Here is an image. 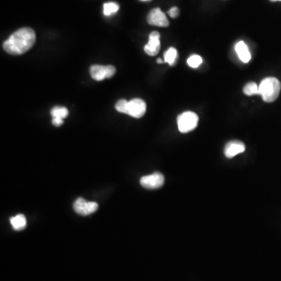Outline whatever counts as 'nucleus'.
Instances as JSON below:
<instances>
[{
  "mask_svg": "<svg viewBox=\"0 0 281 281\" xmlns=\"http://www.w3.org/2000/svg\"><path fill=\"white\" fill-rule=\"evenodd\" d=\"M36 35L33 29L23 28L15 31L3 43V49L11 55H21L33 47Z\"/></svg>",
  "mask_w": 281,
  "mask_h": 281,
  "instance_id": "nucleus-1",
  "label": "nucleus"
},
{
  "mask_svg": "<svg viewBox=\"0 0 281 281\" xmlns=\"http://www.w3.org/2000/svg\"><path fill=\"white\" fill-rule=\"evenodd\" d=\"M259 92L266 103H273L278 100L281 90V83L276 77H267L259 85Z\"/></svg>",
  "mask_w": 281,
  "mask_h": 281,
  "instance_id": "nucleus-2",
  "label": "nucleus"
},
{
  "mask_svg": "<svg viewBox=\"0 0 281 281\" xmlns=\"http://www.w3.org/2000/svg\"><path fill=\"white\" fill-rule=\"evenodd\" d=\"M199 123V116L195 112L187 111L177 117V126L181 133H188L196 128Z\"/></svg>",
  "mask_w": 281,
  "mask_h": 281,
  "instance_id": "nucleus-3",
  "label": "nucleus"
},
{
  "mask_svg": "<svg viewBox=\"0 0 281 281\" xmlns=\"http://www.w3.org/2000/svg\"><path fill=\"white\" fill-rule=\"evenodd\" d=\"M99 206L95 202H88L82 198H79L75 201L74 210L77 214L81 216L90 215L98 210Z\"/></svg>",
  "mask_w": 281,
  "mask_h": 281,
  "instance_id": "nucleus-4",
  "label": "nucleus"
},
{
  "mask_svg": "<svg viewBox=\"0 0 281 281\" xmlns=\"http://www.w3.org/2000/svg\"><path fill=\"white\" fill-rule=\"evenodd\" d=\"M146 112V104L141 99H134L127 103V114L134 118H141Z\"/></svg>",
  "mask_w": 281,
  "mask_h": 281,
  "instance_id": "nucleus-5",
  "label": "nucleus"
},
{
  "mask_svg": "<svg viewBox=\"0 0 281 281\" xmlns=\"http://www.w3.org/2000/svg\"><path fill=\"white\" fill-rule=\"evenodd\" d=\"M140 183L145 188L156 189L164 185V176L161 173H154L153 174L142 176Z\"/></svg>",
  "mask_w": 281,
  "mask_h": 281,
  "instance_id": "nucleus-6",
  "label": "nucleus"
},
{
  "mask_svg": "<svg viewBox=\"0 0 281 281\" xmlns=\"http://www.w3.org/2000/svg\"><path fill=\"white\" fill-rule=\"evenodd\" d=\"M147 20L150 25L162 28H167L169 26V20L160 8L152 9L148 15Z\"/></svg>",
  "mask_w": 281,
  "mask_h": 281,
  "instance_id": "nucleus-7",
  "label": "nucleus"
},
{
  "mask_svg": "<svg viewBox=\"0 0 281 281\" xmlns=\"http://www.w3.org/2000/svg\"><path fill=\"white\" fill-rule=\"evenodd\" d=\"M160 47L161 45H160V33L157 31H153L149 35V43L145 45L144 50L148 55L153 56L158 54Z\"/></svg>",
  "mask_w": 281,
  "mask_h": 281,
  "instance_id": "nucleus-8",
  "label": "nucleus"
},
{
  "mask_svg": "<svg viewBox=\"0 0 281 281\" xmlns=\"http://www.w3.org/2000/svg\"><path fill=\"white\" fill-rule=\"evenodd\" d=\"M245 151V145L239 141H232L228 142L225 146V154L227 158H233L238 154L244 153Z\"/></svg>",
  "mask_w": 281,
  "mask_h": 281,
  "instance_id": "nucleus-9",
  "label": "nucleus"
},
{
  "mask_svg": "<svg viewBox=\"0 0 281 281\" xmlns=\"http://www.w3.org/2000/svg\"><path fill=\"white\" fill-rule=\"evenodd\" d=\"M90 74L94 80L99 81H103L106 78H108L107 66L93 65L91 66Z\"/></svg>",
  "mask_w": 281,
  "mask_h": 281,
  "instance_id": "nucleus-10",
  "label": "nucleus"
},
{
  "mask_svg": "<svg viewBox=\"0 0 281 281\" xmlns=\"http://www.w3.org/2000/svg\"><path fill=\"white\" fill-rule=\"evenodd\" d=\"M235 51L238 56L239 59H241L244 63L249 62L251 59V54H250L249 50H248V46L246 44L241 41L236 44Z\"/></svg>",
  "mask_w": 281,
  "mask_h": 281,
  "instance_id": "nucleus-11",
  "label": "nucleus"
},
{
  "mask_svg": "<svg viewBox=\"0 0 281 281\" xmlns=\"http://www.w3.org/2000/svg\"><path fill=\"white\" fill-rule=\"evenodd\" d=\"M10 224L15 230H21L27 226V221L23 214H18L10 218Z\"/></svg>",
  "mask_w": 281,
  "mask_h": 281,
  "instance_id": "nucleus-12",
  "label": "nucleus"
},
{
  "mask_svg": "<svg viewBox=\"0 0 281 281\" xmlns=\"http://www.w3.org/2000/svg\"><path fill=\"white\" fill-rule=\"evenodd\" d=\"M164 60L169 66H173L177 60V51L176 49L169 48L164 54Z\"/></svg>",
  "mask_w": 281,
  "mask_h": 281,
  "instance_id": "nucleus-13",
  "label": "nucleus"
},
{
  "mask_svg": "<svg viewBox=\"0 0 281 281\" xmlns=\"http://www.w3.org/2000/svg\"><path fill=\"white\" fill-rule=\"evenodd\" d=\"M68 110L66 107H55L52 109L51 115L53 118H59L63 119L68 116Z\"/></svg>",
  "mask_w": 281,
  "mask_h": 281,
  "instance_id": "nucleus-14",
  "label": "nucleus"
},
{
  "mask_svg": "<svg viewBox=\"0 0 281 281\" xmlns=\"http://www.w3.org/2000/svg\"><path fill=\"white\" fill-rule=\"evenodd\" d=\"M244 93L246 95V96H256V95H260V92H259V87L257 85L256 83L249 82L244 87Z\"/></svg>",
  "mask_w": 281,
  "mask_h": 281,
  "instance_id": "nucleus-15",
  "label": "nucleus"
},
{
  "mask_svg": "<svg viewBox=\"0 0 281 281\" xmlns=\"http://www.w3.org/2000/svg\"><path fill=\"white\" fill-rule=\"evenodd\" d=\"M119 6L116 2H107L103 5V13L105 16H111L119 10Z\"/></svg>",
  "mask_w": 281,
  "mask_h": 281,
  "instance_id": "nucleus-16",
  "label": "nucleus"
},
{
  "mask_svg": "<svg viewBox=\"0 0 281 281\" xmlns=\"http://www.w3.org/2000/svg\"><path fill=\"white\" fill-rule=\"evenodd\" d=\"M202 63V57L199 55H192L187 59V64L192 68L199 67Z\"/></svg>",
  "mask_w": 281,
  "mask_h": 281,
  "instance_id": "nucleus-17",
  "label": "nucleus"
},
{
  "mask_svg": "<svg viewBox=\"0 0 281 281\" xmlns=\"http://www.w3.org/2000/svg\"><path fill=\"white\" fill-rule=\"evenodd\" d=\"M127 103L128 102L125 100H120L116 103L115 108L118 112L127 114Z\"/></svg>",
  "mask_w": 281,
  "mask_h": 281,
  "instance_id": "nucleus-18",
  "label": "nucleus"
},
{
  "mask_svg": "<svg viewBox=\"0 0 281 281\" xmlns=\"http://www.w3.org/2000/svg\"><path fill=\"white\" fill-rule=\"evenodd\" d=\"M179 13H180V11H179V9L177 7H172L168 12L169 16L173 18H176L178 16Z\"/></svg>",
  "mask_w": 281,
  "mask_h": 281,
  "instance_id": "nucleus-19",
  "label": "nucleus"
},
{
  "mask_svg": "<svg viewBox=\"0 0 281 281\" xmlns=\"http://www.w3.org/2000/svg\"><path fill=\"white\" fill-rule=\"evenodd\" d=\"M116 73V68L113 66L108 65L107 66V74H108V78H111Z\"/></svg>",
  "mask_w": 281,
  "mask_h": 281,
  "instance_id": "nucleus-20",
  "label": "nucleus"
},
{
  "mask_svg": "<svg viewBox=\"0 0 281 281\" xmlns=\"http://www.w3.org/2000/svg\"><path fill=\"white\" fill-rule=\"evenodd\" d=\"M52 123L56 127H59L63 123V119H59V118H53V120H52Z\"/></svg>",
  "mask_w": 281,
  "mask_h": 281,
  "instance_id": "nucleus-21",
  "label": "nucleus"
},
{
  "mask_svg": "<svg viewBox=\"0 0 281 281\" xmlns=\"http://www.w3.org/2000/svg\"><path fill=\"white\" fill-rule=\"evenodd\" d=\"M157 62H158V63H163V61L162 59H157Z\"/></svg>",
  "mask_w": 281,
  "mask_h": 281,
  "instance_id": "nucleus-22",
  "label": "nucleus"
},
{
  "mask_svg": "<svg viewBox=\"0 0 281 281\" xmlns=\"http://www.w3.org/2000/svg\"><path fill=\"white\" fill-rule=\"evenodd\" d=\"M271 1H274V2H275V1H281V0H271Z\"/></svg>",
  "mask_w": 281,
  "mask_h": 281,
  "instance_id": "nucleus-23",
  "label": "nucleus"
},
{
  "mask_svg": "<svg viewBox=\"0 0 281 281\" xmlns=\"http://www.w3.org/2000/svg\"><path fill=\"white\" fill-rule=\"evenodd\" d=\"M142 1H149V0H142Z\"/></svg>",
  "mask_w": 281,
  "mask_h": 281,
  "instance_id": "nucleus-24",
  "label": "nucleus"
}]
</instances>
